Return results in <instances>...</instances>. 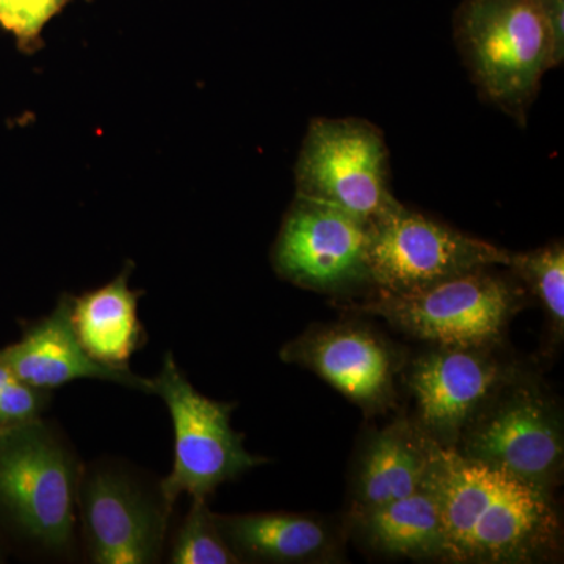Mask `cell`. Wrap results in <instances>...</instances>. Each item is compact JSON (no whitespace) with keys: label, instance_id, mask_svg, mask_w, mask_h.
I'll list each match as a JSON object with an SVG mask.
<instances>
[{"label":"cell","instance_id":"1","mask_svg":"<svg viewBox=\"0 0 564 564\" xmlns=\"http://www.w3.org/2000/svg\"><path fill=\"white\" fill-rule=\"evenodd\" d=\"M423 486L443 519L445 562L533 563L558 551L562 522L547 486L477 462L432 437Z\"/></svg>","mask_w":564,"mask_h":564},{"label":"cell","instance_id":"2","mask_svg":"<svg viewBox=\"0 0 564 564\" xmlns=\"http://www.w3.org/2000/svg\"><path fill=\"white\" fill-rule=\"evenodd\" d=\"M82 474L76 456L41 419L0 433V522L25 543L68 551Z\"/></svg>","mask_w":564,"mask_h":564},{"label":"cell","instance_id":"3","mask_svg":"<svg viewBox=\"0 0 564 564\" xmlns=\"http://www.w3.org/2000/svg\"><path fill=\"white\" fill-rule=\"evenodd\" d=\"M454 31L480 95L524 124L552 68L551 35L534 0H463Z\"/></svg>","mask_w":564,"mask_h":564},{"label":"cell","instance_id":"4","mask_svg":"<svg viewBox=\"0 0 564 564\" xmlns=\"http://www.w3.org/2000/svg\"><path fill=\"white\" fill-rule=\"evenodd\" d=\"M151 380V395L161 397L174 430L173 469L159 485L170 513L184 494L209 499L218 486L267 463L263 456L251 455L242 434L232 429L231 404L196 391L172 352H166L161 372Z\"/></svg>","mask_w":564,"mask_h":564},{"label":"cell","instance_id":"5","mask_svg":"<svg viewBox=\"0 0 564 564\" xmlns=\"http://www.w3.org/2000/svg\"><path fill=\"white\" fill-rule=\"evenodd\" d=\"M295 195L381 220L402 203L389 185L383 133L358 118H317L310 124L295 163Z\"/></svg>","mask_w":564,"mask_h":564},{"label":"cell","instance_id":"6","mask_svg":"<svg viewBox=\"0 0 564 564\" xmlns=\"http://www.w3.org/2000/svg\"><path fill=\"white\" fill-rule=\"evenodd\" d=\"M518 307L514 285L481 269L419 291L378 293L356 310L436 347L486 348L502 337Z\"/></svg>","mask_w":564,"mask_h":564},{"label":"cell","instance_id":"7","mask_svg":"<svg viewBox=\"0 0 564 564\" xmlns=\"http://www.w3.org/2000/svg\"><path fill=\"white\" fill-rule=\"evenodd\" d=\"M511 252L400 206L372 225L369 285L380 293L419 291L510 263Z\"/></svg>","mask_w":564,"mask_h":564},{"label":"cell","instance_id":"8","mask_svg":"<svg viewBox=\"0 0 564 564\" xmlns=\"http://www.w3.org/2000/svg\"><path fill=\"white\" fill-rule=\"evenodd\" d=\"M372 223L329 204L295 195L274 242L272 262L282 280L322 293L369 284Z\"/></svg>","mask_w":564,"mask_h":564},{"label":"cell","instance_id":"9","mask_svg":"<svg viewBox=\"0 0 564 564\" xmlns=\"http://www.w3.org/2000/svg\"><path fill=\"white\" fill-rule=\"evenodd\" d=\"M459 441L463 455L532 484L551 488L562 470V423L554 408L530 386L500 388Z\"/></svg>","mask_w":564,"mask_h":564},{"label":"cell","instance_id":"10","mask_svg":"<svg viewBox=\"0 0 564 564\" xmlns=\"http://www.w3.org/2000/svg\"><path fill=\"white\" fill-rule=\"evenodd\" d=\"M82 532L95 564L159 563L170 511L128 474L109 467L84 470L79 488Z\"/></svg>","mask_w":564,"mask_h":564},{"label":"cell","instance_id":"11","mask_svg":"<svg viewBox=\"0 0 564 564\" xmlns=\"http://www.w3.org/2000/svg\"><path fill=\"white\" fill-rule=\"evenodd\" d=\"M503 383L502 366L486 348L436 347L415 359L408 380L422 432L452 447Z\"/></svg>","mask_w":564,"mask_h":564},{"label":"cell","instance_id":"12","mask_svg":"<svg viewBox=\"0 0 564 564\" xmlns=\"http://www.w3.org/2000/svg\"><path fill=\"white\" fill-rule=\"evenodd\" d=\"M70 293H63L50 315L28 323L18 343L0 348V359L39 391L51 393L73 381L101 380L151 395V378L110 369L84 350L70 323Z\"/></svg>","mask_w":564,"mask_h":564},{"label":"cell","instance_id":"13","mask_svg":"<svg viewBox=\"0 0 564 564\" xmlns=\"http://www.w3.org/2000/svg\"><path fill=\"white\" fill-rule=\"evenodd\" d=\"M281 359L313 370L366 410L391 399L392 355L369 329L340 325L306 333L282 348Z\"/></svg>","mask_w":564,"mask_h":564},{"label":"cell","instance_id":"14","mask_svg":"<svg viewBox=\"0 0 564 564\" xmlns=\"http://www.w3.org/2000/svg\"><path fill=\"white\" fill-rule=\"evenodd\" d=\"M133 263L126 262L109 284L70 300V323L84 350L102 366L131 370L132 356L143 347V323L139 317L141 292L129 281Z\"/></svg>","mask_w":564,"mask_h":564},{"label":"cell","instance_id":"15","mask_svg":"<svg viewBox=\"0 0 564 564\" xmlns=\"http://www.w3.org/2000/svg\"><path fill=\"white\" fill-rule=\"evenodd\" d=\"M429 464V436L397 422L377 434L364 452L356 477L355 514L421 489Z\"/></svg>","mask_w":564,"mask_h":564},{"label":"cell","instance_id":"16","mask_svg":"<svg viewBox=\"0 0 564 564\" xmlns=\"http://www.w3.org/2000/svg\"><path fill=\"white\" fill-rule=\"evenodd\" d=\"M215 519L240 562L306 563L321 560L332 549L328 530L310 516L215 514Z\"/></svg>","mask_w":564,"mask_h":564},{"label":"cell","instance_id":"17","mask_svg":"<svg viewBox=\"0 0 564 564\" xmlns=\"http://www.w3.org/2000/svg\"><path fill=\"white\" fill-rule=\"evenodd\" d=\"M355 518L364 540L381 554L445 562L443 519L425 486L402 499L356 513Z\"/></svg>","mask_w":564,"mask_h":564},{"label":"cell","instance_id":"18","mask_svg":"<svg viewBox=\"0 0 564 564\" xmlns=\"http://www.w3.org/2000/svg\"><path fill=\"white\" fill-rule=\"evenodd\" d=\"M172 564H239V556L234 554L220 532L215 514L212 513L207 499L193 497L191 510L176 534L170 552Z\"/></svg>","mask_w":564,"mask_h":564},{"label":"cell","instance_id":"19","mask_svg":"<svg viewBox=\"0 0 564 564\" xmlns=\"http://www.w3.org/2000/svg\"><path fill=\"white\" fill-rule=\"evenodd\" d=\"M508 267L532 289L555 332L564 328V247L562 242L547 245L529 252L510 256Z\"/></svg>","mask_w":564,"mask_h":564},{"label":"cell","instance_id":"20","mask_svg":"<svg viewBox=\"0 0 564 564\" xmlns=\"http://www.w3.org/2000/svg\"><path fill=\"white\" fill-rule=\"evenodd\" d=\"M73 2L76 0H0V29L13 36L22 54H36L43 50L46 25Z\"/></svg>","mask_w":564,"mask_h":564},{"label":"cell","instance_id":"21","mask_svg":"<svg viewBox=\"0 0 564 564\" xmlns=\"http://www.w3.org/2000/svg\"><path fill=\"white\" fill-rule=\"evenodd\" d=\"M50 395L25 384L0 359V433L39 421L50 403Z\"/></svg>","mask_w":564,"mask_h":564},{"label":"cell","instance_id":"22","mask_svg":"<svg viewBox=\"0 0 564 564\" xmlns=\"http://www.w3.org/2000/svg\"><path fill=\"white\" fill-rule=\"evenodd\" d=\"M552 43V68L564 61V0H534Z\"/></svg>","mask_w":564,"mask_h":564}]
</instances>
